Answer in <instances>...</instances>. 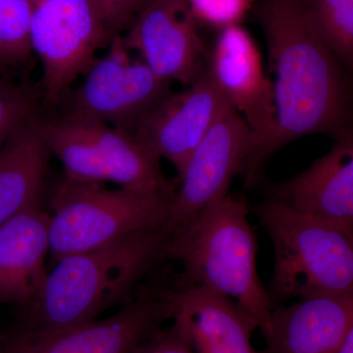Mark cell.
<instances>
[{"mask_svg":"<svg viewBox=\"0 0 353 353\" xmlns=\"http://www.w3.org/2000/svg\"><path fill=\"white\" fill-rule=\"evenodd\" d=\"M30 41L43 67V94L59 101L113 37L90 0H29Z\"/></svg>","mask_w":353,"mask_h":353,"instance_id":"obj_7","label":"cell"},{"mask_svg":"<svg viewBox=\"0 0 353 353\" xmlns=\"http://www.w3.org/2000/svg\"><path fill=\"white\" fill-rule=\"evenodd\" d=\"M171 320L196 353H259L252 343L255 326L228 297L199 285L169 290Z\"/></svg>","mask_w":353,"mask_h":353,"instance_id":"obj_16","label":"cell"},{"mask_svg":"<svg viewBox=\"0 0 353 353\" xmlns=\"http://www.w3.org/2000/svg\"><path fill=\"white\" fill-rule=\"evenodd\" d=\"M229 104L208 65L183 92L168 97L141 121L134 138L182 176L190 155Z\"/></svg>","mask_w":353,"mask_h":353,"instance_id":"obj_12","label":"cell"},{"mask_svg":"<svg viewBox=\"0 0 353 353\" xmlns=\"http://www.w3.org/2000/svg\"><path fill=\"white\" fill-rule=\"evenodd\" d=\"M248 215L245 199L225 194L169 238L167 259L182 266L174 285H199L228 297L265 336L271 299L257 272L256 238Z\"/></svg>","mask_w":353,"mask_h":353,"instance_id":"obj_3","label":"cell"},{"mask_svg":"<svg viewBox=\"0 0 353 353\" xmlns=\"http://www.w3.org/2000/svg\"><path fill=\"white\" fill-rule=\"evenodd\" d=\"M313 25L343 68L353 72V0H303Z\"/></svg>","mask_w":353,"mask_h":353,"instance_id":"obj_19","label":"cell"},{"mask_svg":"<svg viewBox=\"0 0 353 353\" xmlns=\"http://www.w3.org/2000/svg\"><path fill=\"white\" fill-rule=\"evenodd\" d=\"M306 170L271 188L288 205L353 230V126Z\"/></svg>","mask_w":353,"mask_h":353,"instance_id":"obj_14","label":"cell"},{"mask_svg":"<svg viewBox=\"0 0 353 353\" xmlns=\"http://www.w3.org/2000/svg\"><path fill=\"white\" fill-rule=\"evenodd\" d=\"M252 210L274 248L270 299L353 294V230L273 197Z\"/></svg>","mask_w":353,"mask_h":353,"instance_id":"obj_4","label":"cell"},{"mask_svg":"<svg viewBox=\"0 0 353 353\" xmlns=\"http://www.w3.org/2000/svg\"><path fill=\"white\" fill-rule=\"evenodd\" d=\"M50 219L38 206L0 226V307L23 309L38 296L48 273Z\"/></svg>","mask_w":353,"mask_h":353,"instance_id":"obj_17","label":"cell"},{"mask_svg":"<svg viewBox=\"0 0 353 353\" xmlns=\"http://www.w3.org/2000/svg\"><path fill=\"white\" fill-rule=\"evenodd\" d=\"M196 22L188 0H148L123 39L159 78L189 85L208 60Z\"/></svg>","mask_w":353,"mask_h":353,"instance_id":"obj_11","label":"cell"},{"mask_svg":"<svg viewBox=\"0 0 353 353\" xmlns=\"http://www.w3.org/2000/svg\"><path fill=\"white\" fill-rule=\"evenodd\" d=\"M256 143L236 109L228 104L190 155L180 180L170 216L163 226L169 238L192 222L212 202L228 194Z\"/></svg>","mask_w":353,"mask_h":353,"instance_id":"obj_10","label":"cell"},{"mask_svg":"<svg viewBox=\"0 0 353 353\" xmlns=\"http://www.w3.org/2000/svg\"><path fill=\"white\" fill-rule=\"evenodd\" d=\"M338 353H353V326L348 332L347 338L341 345Z\"/></svg>","mask_w":353,"mask_h":353,"instance_id":"obj_25","label":"cell"},{"mask_svg":"<svg viewBox=\"0 0 353 353\" xmlns=\"http://www.w3.org/2000/svg\"><path fill=\"white\" fill-rule=\"evenodd\" d=\"M50 154L63 165L65 176L82 183H114L139 192L176 194L162 171L160 158L132 134L73 114L34 117Z\"/></svg>","mask_w":353,"mask_h":353,"instance_id":"obj_6","label":"cell"},{"mask_svg":"<svg viewBox=\"0 0 353 353\" xmlns=\"http://www.w3.org/2000/svg\"><path fill=\"white\" fill-rule=\"evenodd\" d=\"M3 339L4 334H0V353H3Z\"/></svg>","mask_w":353,"mask_h":353,"instance_id":"obj_26","label":"cell"},{"mask_svg":"<svg viewBox=\"0 0 353 353\" xmlns=\"http://www.w3.org/2000/svg\"><path fill=\"white\" fill-rule=\"evenodd\" d=\"M50 154L34 116L0 148V226L41 206Z\"/></svg>","mask_w":353,"mask_h":353,"instance_id":"obj_18","label":"cell"},{"mask_svg":"<svg viewBox=\"0 0 353 353\" xmlns=\"http://www.w3.org/2000/svg\"><path fill=\"white\" fill-rule=\"evenodd\" d=\"M36 94L31 88L0 82V148L32 117Z\"/></svg>","mask_w":353,"mask_h":353,"instance_id":"obj_21","label":"cell"},{"mask_svg":"<svg viewBox=\"0 0 353 353\" xmlns=\"http://www.w3.org/2000/svg\"><path fill=\"white\" fill-rule=\"evenodd\" d=\"M108 53L85 72L64 113L101 121L134 134L153 109L171 94L170 82L159 78L141 59H134L122 34Z\"/></svg>","mask_w":353,"mask_h":353,"instance_id":"obj_8","label":"cell"},{"mask_svg":"<svg viewBox=\"0 0 353 353\" xmlns=\"http://www.w3.org/2000/svg\"><path fill=\"white\" fill-rule=\"evenodd\" d=\"M132 353H196L182 329L173 322L161 328L134 348Z\"/></svg>","mask_w":353,"mask_h":353,"instance_id":"obj_24","label":"cell"},{"mask_svg":"<svg viewBox=\"0 0 353 353\" xmlns=\"http://www.w3.org/2000/svg\"><path fill=\"white\" fill-rule=\"evenodd\" d=\"M253 7L275 78L276 126L246 159V185H254L267 159L290 141L317 134L336 139L353 126L352 85L303 0H259Z\"/></svg>","mask_w":353,"mask_h":353,"instance_id":"obj_1","label":"cell"},{"mask_svg":"<svg viewBox=\"0 0 353 353\" xmlns=\"http://www.w3.org/2000/svg\"><path fill=\"white\" fill-rule=\"evenodd\" d=\"M176 194L108 189L62 179L50 196V259L97 250L129 234L164 226Z\"/></svg>","mask_w":353,"mask_h":353,"instance_id":"obj_5","label":"cell"},{"mask_svg":"<svg viewBox=\"0 0 353 353\" xmlns=\"http://www.w3.org/2000/svg\"><path fill=\"white\" fill-rule=\"evenodd\" d=\"M208 65L228 102L254 134L256 143L252 153L255 152L275 129L276 108L273 83L265 76L252 34L241 25L221 29L208 52Z\"/></svg>","mask_w":353,"mask_h":353,"instance_id":"obj_13","label":"cell"},{"mask_svg":"<svg viewBox=\"0 0 353 353\" xmlns=\"http://www.w3.org/2000/svg\"><path fill=\"white\" fill-rule=\"evenodd\" d=\"M170 285L152 280L105 319L53 333L19 328L4 334L3 353H132L171 320Z\"/></svg>","mask_w":353,"mask_h":353,"instance_id":"obj_9","label":"cell"},{"mask_svg":"<svg viewBox=\"0 0 353 353\" xmlns=\"http://www.w3.org/2000/svg\"><path fill=\"white\" fill-rule=\"evenodd\" d=\"M111 36L127 31L148 0H90Z\"/></svg>","mask_w":353,"mask_h":353,"instance_id":"obj_23","label":"cell"},{"mask_svg":"<svg viewBox=\"0 0 353 353\" xmlns=\"http://www.w3.org/2000/svg\"><path fill=\"white\" fill-rule=\"evenodd\" d=\"M168 241L161 227L58 260L38 296L23 308L20 328L41 333L63 331L130 303L168 260Z\"/></svg>","mask_w":353,"mask_h":353,"instance_id":"obj_2","label":"cell"},{"mask_svg":"<svg viewBox=\"0 0 353 353\" xmlns=\"http://www.w3.org/2000/svg\"><path fill=\"white\" fill-rule=\"evenodd\" d=\"M196 21L218 29L241 25L255 0H188Z\"/></svg>","mask_w":353,"mask_h":353,"instance_id":"obj_22","label":"cell"},{"mask_svg":"<svg viewBox=\"0 0 353 353\" xmlns=\"http://www.w3.org/2000/svg\"><path fill=\"white\" fill-rule=\"evenodd\" d=\"M29 0H0V67L15 66L32 54Z\"/></svg>","mask_w":353,"mask_h":353,"instance_id":"obj_20","label":"cell"},{"mask_svg":"<svg viewBox=\"0 0 353 353\" xmlns=\"http://www.w3.org/2000/svg\"><path fill=\"white\" fill-rule=\"evenodd\" d=\"M353 326V294H316L271 312L259 353H338Z\"/></svg>","mask_w":353,"mask_h":353,"instance_id":"obj_15","label":"cell"}]
</instances>
